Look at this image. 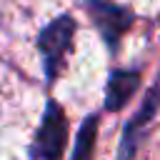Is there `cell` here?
<instances>
[{
  "mask_svg": "<svg viewBox=\"0 0 160 160\" xmlns=\"http://www.w3.org/2000/svg\"><path fill=\"white\" fill-rule=\"evenodd\" d=\"M140 88V70H112L105 88V110H122Z\"/></svg>",
  "mask_w": 160,
  "mask_h": 160,
  "instance_id": "obj_4",
  "label": "cell"
},
{
  "mask_svg": "<svg viewBox=\"0 0 160 160\" xmlns=\"http://www.w3.org/2000/svg\"><path fill=\"white\" fill-rule=\"evenodd\" d=\"M72 35H75V20L72 15H60L55 18L50 25H45L38 35V50L42 55V72L48 82H55L62 65H65V55L72 45Z\"/></svg>",
  "mask_w": 160,
  "mask_h": 160,
  "instance_id": "obj_1",
  "label": "cell"
},
{
  "mask_svg": "<svg viewBox=\"0 0 160 160\" xmlns=\"http://www.w3.org/2000/svg\"><path fill=\"white\" fill-rule=\"evenodd\" d=\"M98 112L88 115L75 135V145H72V155L70 160H92V152H95V140H98Z\"/></svg>",
  "mask_w": 160,
  "mask_h": 160,
  "instance_id": "obj_5",
  "label": "cell"
},
{
  "mask_svg": "<svg viewBox=\"0 0 160 160\" xmlns=\"http://www.w3.org/2000/svg\"><path fill=\"white\" fill-rule=\"evenodd\" d=\"M85 10H88L92 25L98 28V32L102 35L108 50L110 52H118L122 35L132 25V12L128 8L115 5V2H108V0H85Z\"/></svg>",
  "mask_w": 160,
  "mask_h": 160,
  "instance_id": "obj_3",
  "label": "cell"
},
{
  "mask_svg": "<svg viewBox=\"0 0 160 160\" xmlns=\"http://www.w3.org/2000/svg\"><path fill=\"white\" fill-rule=\"evenodd\" d=\"M155 85H160V70H158V78H155Z\"/></svg>",
  "mask_w": 160,
  "mask_h": 160,
  "instance_id": "obj_6",
  "label": "cell"
},
{
  "mask_svg": "<svg viewBox=\"0 0 160 160\" xmlns=\"http://www.w3.org/2000/svg\"><path fill=\"white\" fill-rule=\"evenodd\" d=\"M68 148V120L55 100H48L40 128L35 130L30 158L32 160H62Z\"/></svg>",
  "mask_w": 160,
  "mask_h": 160,
  "instance_id": "obj_2",
  "label": "cell"
}]
</instances>
